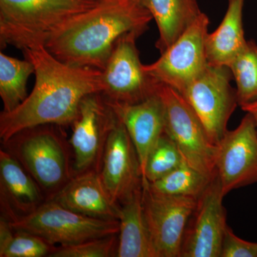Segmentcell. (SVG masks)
<instances>
[{"mask_svg":"<svg viewBox=\"0 0 257 257\" xmlns=\"http://www.w3.org/2000/svg\"><path fill=\"white\" fill-rule=\"evenodd\" d=\"M23 52L35 66V87L16 109L0 114L2 143L33 126H72L82 99L103 91L102 72L99 69L64 63L43 46L25 49Z\"/></svg>","mask_w":257,"mask_h":257,"instance_id":"cell-1","label":"cell"},{"mask_svg":"<svg viewBox=\"0 0 257 257\" xmlns=\"http://www.w3.org/2000/svg\"><path fill=\"white\" fill-rule=\"evenodd\" d=\"M152 20L142 0H101L62 25L45 47L64 63L102 71L120 37L143 34Z\"/></svg>","mask_w":257,"mask_h":257,"instance_id":"cell-2","label":"cell"},{"mask_svg":"<svg viewBox=\"0 0 257 257\" xmlns=\"http://www.w3.org/2000/svg\"><path fill=\"white\" fill-rule=\"evenodd\" d=\"M51 200L74 175L72 147L62 126L40 125L25 128L3 143Z\"/></svg>","mask_w":257,"mask_h":257,"instance_id":"cell-3","label":"cell"},{"mask_svg":"<svg viewBox=\"0 0 257 257\" xmlns=\"http://www.w3.org/2000/svg\"><path fill=\"white\" fill-rule=\"evenodd\" d=\"M101 0H0V46H43L69 20Z\"/></svg>","mask_w":257,"mask_h":257,"instance_id":"cell-4","label":"cell"},{"mask_svg":"<svg viewBox=\"0 0 257 257\" xmlns=\"http://www.w3.org/2000/svg\"><path fill=\"white\" fill-rule=\"evenodd\" d=\"M158 93L165 109V133L178 147L186 163L207 177L216 173L217 146L182 94L161 83Z\"/></svg>","mask_w":257,"mask_h":257,"instance_id":"cell-5","label":"cell"},{"mask_svg":"<svg viewBox=\"0 0 257 257\" xmlns=\"http://www.w3.org/2000/svg\"><path fill=\"white\" fill-rule=\"evenodd\" d=\"M10 223L15 229L37 235L53 245L73 244L119 231V220L83 215L54 200L46 201L32 214Z\"/></svg>","mask_w":257,"mask_h":257,"instance_id":"cell-6","label":"cell"},{"mask_svg":"<svg viewBox=\"0 0 257 257\" xmlns=\"http://www.w3.org/2000/svg\"><path fill=\"white\" fill-rule=\"evenodd\" d=\"M232 73L226 66L208 64L205 69L180 93L192 106L215 145L227 131L230 116L238 104Z\"/></svg>","mask_w":257,"mask_h":257,"instance_id":"cell-7","label":"cell"},{"mask_svg":"<svg viewBox=\"0 0 257 257\" xmlns=\"http://www.w3.org/2000/svg\"><path fill=\"white\" fill-rule=\"evenodd\" d=\"M143 33L125 34L116 42L102 72L106 100L119 104H137L157 94L161 83L144 69L136 41Z\"/></svg>","mask_w":257,"mask_h":257,"instance_id":"cell-8","label":"cell"},{"mask_svg":"<svg viewBox=\"0 0 257 257\" xmlns=\"http://www.w3.org/2000/svg\"><path fill=\"white\" fill-rule=\"evenodd\" d=\"M209 25V18L202 13L156 62L144 64L147 73L182 92L209 64L206 54Z\"/></svg>","mask_w":257,"mask_h":257,"instance_id":"cell-9","label":"cell"},{"mask_svg":"<svg viewBox=\"0 0 257 257\" xmlns=\"http://www.w3.org/2000/svg\"><path fill=\"white\" fill-rule=\"evenodd\" d=\"M118 116L101 92L88 94L81 101L69 143L73 152L74 175L99 172L108 137Z\"/></svg>","mask_w":257,"mask_h":257,"instance_id":"cell-10","label":"cell"},{"mask_svg":"<svg viewBox=\"0 0 257 257\" xmlns=\"http://www.w3.org/2000/svg\"><path fill=\"white\" fill-rule=\"evenodd\" d=\"M197 198L167 195L143 184V203L147 226L157 257H180L181 247Z\"/></svg>","mask_w":257,"mask_h":257,"instance_id":"cell-11","label":"cell"},{"mask_svg":"<svg viewBox=\"0 0 257 257\" xmlns=\"http://www.w3.org/2000/svg\"><path fill=\"white\" fill-rule=\"evenodd\" d=\"M224 193L217 174L197 199L184 232L180 257H221L226 224Z\"/></svg>","mask_w":257,"mask_h":257,"instance_id":"cell-12","label":"cell"},{"mask_svg":"<svg viewBox=\"0 0 257 257\" xmlns=\"http://www.w3.org/2000/svg\"><path fill=\"white\" fill-rule=\"evenodd\" d=\"M216 171L225 196L234 189L257 183V130L246 113L235 130L218 143Z\"/></svg>","mask_w":257,"mask_h":257,"instance_id":"cell-13","label":"cell"},{"mask_svg":"<svg viewBox=\"0 0 257 257\" xmlns=\"http://www.w3.org/2000/svg\"><path fill=\"white\" fill-rule=\"evenodd\" d=\"M99 175L111 199L118 205L143 189L138 152L119 118L108 137Z\"/></svg>","mask_w":257,"mask_h":257,"instance_id":"cell-14","label":"cell"},{"mask_svg":"<svg viewBox=\"0 0 257 257\" xmlns=\"http://www.w3.org/2000/svg\"><path fill=\"white\" fill-rule=\"evenodd\" d=\"M47 199L32 176L9 152L0 150L1 216L11 222L32 214Z\"/></svg>","mask_w":257,"mask_h":257,"instance_id":"cell-15","label":"cell"},{"mask_svg":"<svg viewBox=\"0 0 257 257\" xmlns=\"http://www.w3.org/2000/svg\"><path fill=\"white\" fill-rule=\"evenodd\" d=\"M124 125L140 160L143 181L147 158L165 133V109L158 92L137 104L107 101Z\"/></svg>","mask_w":257,"mask_h":257,"instance_id":"cell-16","label":"cell"},{"mask_svg":"<svg viewBox=\"0 0 257 257\" xmlns=\"http://www.w3.org/2000/svg\"><path fill=\"white\" fill-rule=\"evenodd\" d=\"M51 200L83 215L119 220V205L112 200L96 171L74 175Z\"/></svg>","mask_w":257,"mask_h":257,"instance_id":"cell-17","label":"cell"},{"mask_svg":"<svg viewBox=\"0 0 257 257\" xmlns=\"http://www.w3.org/2000/svg\"><path fill=\"white\" fill-rule=\"evenodd\" d=\"M119 221L116 256L157 257L144 213L143 189L120 204Z\"/></svg>","mask_w":257,"mask_h":257,"instance_id":"cell-18","label":"cell"},{"mask_svg":"<svg viewBox=\"0 0 257 257\" xmlns=\"http://www.w3.org/2000/svg\"><path fill=\"white\" fill-rule=\"evenodd\" d=\"M244 0H229L222 22L215 31L208 34L206 54L208 64L229 67L246 46L243 28Z\"/></svg>","mask_w":257,"mask_h":257,"instance_id":"cell-19","label":"cell"},{"mask_svg":"<svg viewBox=\"0 0 257 257\" xmlns=\"http://www.w3.org/2000/svg\"><path fill=\"white\" fill-rule=\"evenodd\" d=\"M158 28L156 47L161 54L194 23L202 12L197 0H142Z\"/></svg>","mask_w":257,"mask_h":257,"instance_id":"cell-20","label":"cell"},{"mask_svg":"<svg viewBox=\"0 0 257 257\" xmlns=\"http://www.w3.org/2000/svg\"><path fill=\"white\" fill-rule=\"evenodd\" d=\"M30 60H21L0 53V96L4 112H10L28 97L29 77L35 73Z\"/></svg>","mask_w":257,"mask_h":257,"instance_id":"cell-21","label":"cell"},{"mask_svg":"<svg viewBox=\"0 0 257 257\" xmlns=\"http://www.w3.org/2000/svg\"><path fill=\"white\" fill-rule=\"evenodd\" d=\"M56 248L40 236L15 229L0 216V257H50Z\"/></svg>","mask_w":257,"mask_h":257,"instance_id":"cell-22","label":"cell"},{"mask_svg":"<svg viewBox=\"0 0 257 257\" xmlns=\"http://www.w3.org/2000/svg\"><path fill=\"white\" fill-rule=\"evenodd\" d=\"M212 179L184 162L168 175L152 183L149 182V185L154 192L160 194L198 199Z\"/></svg>","mask_w":257,"mask_h":257,"instance_id":"cell-23","label":"cell"},{"mask_svg":"<svg viewBox=\"0 0 257 257\" xmlns=\"http://www.w3.org/2000/svg\"><path fill=\"white\" fill-rule=\"evenodd\" d=\"M229 68L236 82L238 104L241 106L257 101V44L247 41Z\"/></svg>","mask_w":257,"mask_h":257,"instance_id":"cell-24","label":"cell"},{"mask_svg":"<svg viewBox=\"0 0 257 257\" xmlns=\"http://www.w3.org/2000/svg\"><path fill=\"white\" fill-rule=\"evenodd\" d=\"M185 162L178 147L165 133L150 152L145 165L143 184L158 180Z\"/></svg>","mask_w":257,"mask_h":257,"instance_id":"cell-25","label":"cell"},{"mask_svg":"<svg viewBox=\"0 0 257 257\" xmlns=\"http://www.w3.org/2000/svg\"><path fill=\"white\" fill-rule=\"evenodd\" d=\"M118 234L87 240L73 244L61 245L55 248L50 257L116 256Z\"/></svg>","mask_w":257,"mask_h":257,"instance_id":"cell-26","label":"cell"},{"mask_svg":"<svg viewBox=\"0 0 257 257\" xmlns=\"http://www.w3.org/2000/svg\"><path fill=\"white\" fill-rule=\"evenodd\" d=\"M221 257H257V243L240 239L227 226L223 238Z\"/></svg>","mask_w":257,"mask_h":257,"instance_id":"cell-27","label":"cell"},{"mask_svg":"<svg viewBox=\"0 0 257 257\" xmlns=\"http://www.w3.org/2000/svg\"><path fill=\"white\" fill-rule=\"evenodd\" d=\"M241 107L243 111H246V113L251 115L253 120H254L257 130V101L245 104V105L241 106Z\"/></svg>","mask_w":257,"mask_h":257,"instance_id":"cell-28","label":"cell"}]
</instances>
